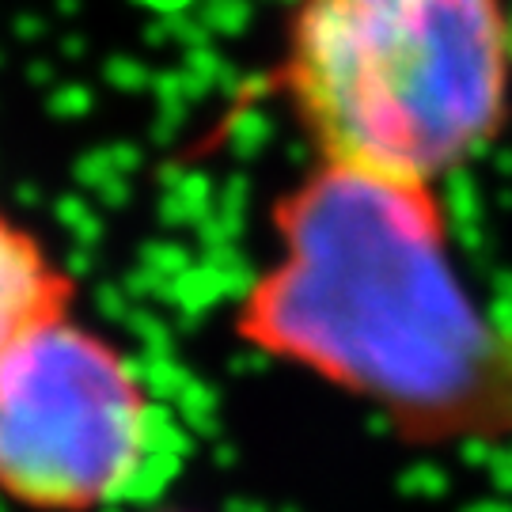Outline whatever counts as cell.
Wrapping results in <instances>:
<instances>
[{"label": "cell", "instance_id": "1", "mask_svg": "<svg viewBox=\"0 0 512 512\" xmlns=\"http://www.w3.org/2000/svg\"><path fill=\"white\" fill-rule=\"evenodd\" d=\"M243 346L372 406L410 444L512 437V330L471 293L433 186L315 164L270 205Z\"/></svg>", "mask_w": 512, "mask_h": 512}, {"label": "cell", "instance_id": "3", "mask_svg": "<svg viewBox=\"0 0 512 512\" xmlns=\"http://www.w3.org/2000/svg\"><path fill=\"white\" fill-rule=\"evenodd\" d=\"M167 421L118 342L76 308L0 353V497L23 512H103L152 490Z\"/></svg>", "mask_w": 512, "mask_h": 512}, {"label": "cell", "instance_id": "4", "mask_svg": "<svg viewBox=\"0 0 512 512\" xmlns=\"http://www.w3.org/2000/svg\"><path fill=\"white\" fill-rule=\"evenodd\" d=\"M76 308V281L23 220L0 209V353L23 330Z\"/></svg>", "mask_w": 512, "mask_h": 512}, {"label": "cell", "instance_id": "5", "mask_svg": "<svg viewBox=\"0 0 512 512\" xmlns=\"http://www.w3.org/2000/svg\"><path fill=\"white\" fill-rule=\"evenodd\" d=\"M171 512H179V509H171Z\"/></svg>", "mask_w": 512, "mask_h": 512}, {"label": "cell", "instance_id": "2", "mask_svg": "<svg viewBox=\"0 0 512 512\" xmlns=\"http://www.w3.org/2000/svg\"><path fill=\"white\" fill-rule=\"evenodd\" d=\"M274 88L315 164L437 190L509 126V4L293 0Z\"/></svg>", "mask_w": 512, "mask_h": 512}]
</instances>
